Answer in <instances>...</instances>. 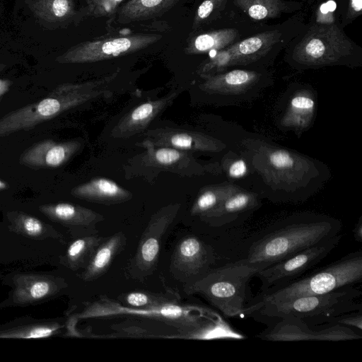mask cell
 Masks as SVG:
<instances>
[{
	"instance_id": "cell-1",
	"label": "cell",
	"mask_w": 362,
	"mask_h": 362,
	"mask_svg": "<svg viewBox=\"0 0 362 362\" xmlns=\"http://www.w3.org/2000/svg\"><path fill=\"white\" fill-rule=\"evenodd\" d=\"M334 218L314 214L292 216L277 223L252 242L244 259L262 269L340 233Z\"/></svg>"
},
{
	"instance_id": "cell-2",
	"label": "cell",
	"mask_w": 362,
	"mask_h": 362,
	"mask_svg": "<svg viewBox=\"0 0 362 362\" xmlns=\"http://www.w3.org/2000/svg\"><path fill=\"white\" fill-rule=\"evenodd\" d=\"M362 292L349 286L325 294L245 306L243 315L267 325L286 317H296L313 326H330L343 315L361 311Z\"/></svg>"
},
{
	"instance_id": "cell-3",
	"label": "cell",
	"mask_w": 362,
	"mask_h": 362,
	"mask_svg": "<svg viewBox=\"0 0 362 362\" xmlns=\"http://www.w3.org/2000/svg\"><path fill=\"white\" fill-rule=\"evenodd\" d=\"M116 76L117 73H115L102 78L57 86L45 98L12 111L1 117L0 137L33 128L66 110L110 94L109 90L103 88Z\"/></svg>"
},
{
	"instance_id": "cell-4",
	"label": "cell",
	"mask_w": 362,
	"mask_h": 362,
	"mask_svg": "<svg viewBox=\"0 0 362 362\" xmlns=\"http://www.w3.org/2000/svg\"><path fill=\"white\" fill-rule=\"evenodd\" d=\"M192 308L169 304L152 308H134L123 305L117 300L100 296L88 304L81 318H101L122 315H137L160 321L177 328L180 332L192 334L193 338L216 339L222 333L226 322L216 314L206 320L192 313Z\"/></svg>"
},
{
	"instance_id": "cell-5",
	"label": "cell",
	"mask_w": 362,
	"mask_h": 362,
	"mask_svg": "<svg viewBox=\"0 0 362 362\" xmlns=\"http://www.w3.org/2000/svg\"><path fill=\"white\" fill-rule=\"evenodd\" d=\"M362 280V252L357 251L280 286L258 293L246 305L274 303L298 297L325 294L354 286Z\"/></svg>"
},
{
	"instance_id": "cell-6",
	"label": "cell",
	"mask_w": 362,
	"mask_h": 362,
	"mask_svg": "<svg viewBox=\"0 0 362 362\" xmlns=\"http://www.w3.org/2000/svg\"><path fill=\"white\" fill-rule=\"evenodd\" d=\"M262 268L244 259L208 270L184 287L187 294L199 293L227 317L243 315L250 280Z\"/></svg>"
},
{
	"instance_id": "cell-7",
	"label": "cell",
	"mask_w": 362,
	"mask_h": 362,
	"mask_svg": "<svg viewBox=\"0 0 362 362\" xmlns=\"http://www.w3.org/2000/svg\"><path fill=\"white\" fill-rule=\"evenodd\" d=\"M352 42L334 24L315 25L296 46L293 58L306 66L334 64L352 53Z\"/></svg>"
},
{
	"instance_id": "cell-8",
	"label": "cell",
	"mask_w": 362,
	"mask_h": 362,
	"mask_svg": "<svg viewBox=\"0 0 362 362\" xmlns=\"http://www.w3.org/2000/svg\"><path fill=\"white\" fill-rule=\"evenodd\" d=\"M180 207V203H172L152 215L141 236L135 254L127 266L125 274L127 277L143 281L154 272L162 238Z\"/></svg>"
},
{
	"instance_id": "cell-9",
	"label": "cell",
	"mask_w": 362,
	"mask_h": 362,
	"mask_svg": "<svg viewBox=\"0 0 362 362\" xmlns=\"http://www.w3.org/2000/svg\"><path fill=\"white\" fill-rule=\"evenodd\" d=\"M258 150L261 173L273 184L279 185L282 189L293 192L300 188L316 173L312 162L293 152L262 144Z\"/></svg>"
},
{
	"instance_id": "cell-10",
	"label": "cell",
	"mask_w": 362,
	"mask_h": 362,
	"mask_svg": "<svg viewBox=\"0 0 362 362\" xmlns=\"http://www.w3.org/2000/svg\"><path fill=\"white\" fill-rule=\"evenodd\" d=\"M160 38L157 35L138 34L86 41L72 47L56 60L62 64L100 62L140 51Z\"/></svg>"
},
{
	"instance_id": "cell-11",
	"label": "cell",
	"mask_w": 362,
	"mask_h": 362,
	"mask_svg": "<svg viewBox=\"0 0 362 362\" xmlns=\"http://www.w3.org/2000/svg\"><path fill=\"white\" fill-rule=\"evenodd\" d=\"M341 236L339 233L327 238L257 272L255 276L262 283L259 293L300 277L325 259L337 246Z\"/></svg>"
},
{
	"instance_id": "cell-12",
	"label": "cell",
	"mask_w": 362,
	"mask_h": 362,
	"mask_svg": "<svg viewBox=\"0 0 362 362\" xmlns=\"http://www.w3.org/2000/svg\"><path fill=\"white\" fill-rule=\"evenodd\" d=\"M257 337L272 341H347L361 339V331L335 324L314 329L296 317H286L269 325Z\"/></svg>"
},
{
	"instance_id": "cell-13",
	"label": "cell",
	"mask_w": 362,
	"mask_h": 362,
	"mask_svg": "<svg viewBox=\"0 0 362 362\" xmlns=\"http://www.w3.org/2000/svg\"><path fill=\"white\" fill-rule=\"evenodd\" d=\"M136 145L145 148V153L139 155L141 165L170 172L182 177L202 175L210 172L211 165L199 163L192 153L174 148L155 146L144 139Z\"/></svg>"
},
{
	"instance_id": "cell-14",
	"label": "cell",
	"mask_w": 362,
	"mask_h": 362,
	"mask_svg": "<svg viewBox=\"0 0 362 362\" xmlns=\"http://www.w3.org/2000/svg\"><path fill=\"white\" fill-rule=\"evenodd\" d=\"M144 135L155 146L174 148L190 153L218 152L226 147L222 141L208 134L177 128L148 129Z\"/></svg>"
},
{
	"instance_id": "cell-15",
	"label": "cell",
	"mask_w": 362,
	"mask_h": 362,
	"mask_svg": "<svg viewBox=\"0 0 362 362\" xmlns=\"http://www.w3.org/2000/svg\"><path fill=\"white\" fill-rule=\"evenodd\" d=\"M211 249L201 239L194 235L182 238L172 255L170 270L182 278L196 279L209 270L214 261Z\"/></svg>"
},
{
	"instance_id": "cell-16",
	"label": "cell",
	"mask_w": 362,
	"mask_h": 362,
	"mask_svg": "<svg viewBox=\"0 0 362 362\" xmlns=\"http://www.w3.org/2000/svg\"><path fill=\"white\" fill-rule=\"evenodd\" d=\"M182 90H171L164 96L144 103L127 112L111 131L116 139H127L144 131L177 98Z\"/></svg>"
},
{
	"instance_id": "cell-17",
	"label": "cell",
	"mask_w": 362,
	"mask_h": 362,
	"mask_svg": "<svg viewBox=\"0 0 362 362\" xmlns=\"http://www.w3.org/2000/svg\"><path fill=\"white\" fill-rule=\"evenodd\" d=\"M81 146L77 140L58 143L51 139L33 145L20 157V163L35 168H58L65 163Z\"/></svg>"
},
{
	"instance_id": "cell-18",
	"label": "cell",
	"mask_w": 362,
	"mask_h": 362,
	"mask_svg": "<svg viewBox=\"0 0 362 362\" xmlns=\"http://www.w3.org/2000/svg\"><path fill=\"white\" fill-rule=\"evenodd\" d=\"M71 193L78 199L107 205L123 203L133 197L129 190L105 177H94L74 187Z\"/></svg>"
},
{
	"instance_id": "cell-19",
	"label": "cell",
	"mask_w": 362,
	"mask_h": 362,
	"mask_svg": "<svg viewBox=\"0 0 362 362\" xmlns=\"http://www.w3.org/2000/svg\"><path fill=\"white\" fill-rule=\"evenodd\" d=\"M253 71L235 69L222 74L202 77L199 88L208 93L235 95L246 92L259 79Z\"/></svg>"
},
{
	"instance_id": "cell-20",
	"label": "cell",
	"mask_w": 362,
	"mask_h": 362,
	"mask_svg": "<svg viewBox=\"0 0 362 362\" xmlns=\"http://www.w3.org/2000/svg\"><path fill=\"white\" fill-rule=\"evenodd\" d=\"M127 240L125 234L122 231L103 240L97 247L86 266L82 276L83 279L91 281L105 274L115 258L125 247Z\"/></svg>"
},
{
	"instance_id": "cell-21",
	"label": "cell",
	"mask_w": 362,
	"mask_h": 362,
	"mask_svg": "<svg viewBox=\"0 0 362 362\" xmlns=\"http://www.w3.org/2000/svg\"><path fill=\"white\" fill-rule=\"evenodd\" d=\"M280 37L278 30L266 31L231 44L227 48L233 56L234 65L247 64L264 56Z\"/></svg>"
},
{
	"instance_id": "cell-22",
	"label": "cell",
	"mask_w": 362,
	"mask_h": 362,
	"mask_svg": "<svg viewBox=\"0 0 362 362\" xmlns=\"http://www.w3.org/2000/svg\"><path fill=\"white\" fill-rule=\"evenodd\" d=\"M57 219L82 229L85 235L98 234L96 226L104 216L90 209L69 203H59L43 208Z\"/></svg>"
},
{
	"instance_id": "cell-23",
	"label": "cell",
	"mask_w": 362,
	"mask_h": 362,
	"mask_svg": "<svg viewBox=\"0 0 362 362\" xmlns=\"http://www.w3.org/2000/svg\"><path fill=\"white\" fill-rule=\"evenodd\" d=\"M257 204V194L241 189L229 195L214 210L200 219L211 226H221L232 221L238 214L255 208Z\"/></svg>"
},
{
	"instance_id": "cell-24",
	"label": "cell",
	"mask_w": 362,
	"mask_h": 362,
	"mask_svg": "<svg viewBox=\"0 0 362 362\" xmlns=\"http://www.w3.org/2000/svg\"><path fill=\"white\" fill-rule=\"evenodd\" d=\"M180 0H128L118 10L117 21L129 23L161 16Z\"/></svg>"
},
{
	"instance_id": "cell-25",
	"label": "cell",
	"mask_w": 362,
	"mask_h": 362,
	"mask_svg": "<svg viewBox=\"0 0 362 362\" xmlns=\"http://www.w3.org/2000/svg\"><path fill=\"white\" fill-rule=\"evenodd\" d=\"M316 109V103L311 93L298 91L291 98L288 109L281 119L284 127L304 129L310 125Z\"/></svg>"
},
{
	"instance_id": "cell-26",
	"label": "cell",
	"mask_w": 362,
	"mask_h": 362,
	"mask_svg": "<svg viewBox=\"0 0 362 362\" xmlns=\"http://www.w3.org/2000/svg\"><path fill=\"white\" fill-rule=\"evenodd\" d=\"M28 6L41 21L60 24L76 16L74 0H28Z\"/></svg>"
},
{
	"instance_id": "cell-27",
	"label": "cell",
	"mask_w": 362,
	"mask_h": 362,
	"mask_svg": "<svg viewBox=\"0 0 362 362\" xmlns=\"http://www.w3.org/2000/svg\"><path fill=\"white\" fill-rule=\"evenodd\" d=\"M240 189V187L229 182L206 186L200 189L190 214L201 218L214 210L229 195Z\"/></svg>"
},
{
	"instance_id": "cell-28",
	"label": "cell",
	"mask_w": 362,
	"mask_h": 362,
	"mask_svg": "<svg viewBox=\"0 0 362 362\" xmlns=\"http://www.w3.org/2000/svg\"><path fill=\"white\" fill-rule=\"evenodd\" d=\"M233 28L219 29L192 37L184 51L187 54H198L210 51H218L230 45L238 37Z\"/></svg>"
},
{
	"instance_id": "cell-29",
	"label": "cell",
	"mask_w": 362,
	"mask_h": 362,
	"mask_svg": "<svg viewBox=\"0 0 362 362\" xmlns=\"http://www.w3.org/2000/svg\"><path fill=\"white\" fill-rule=\"evenodd\" d=\"M117 301L123 305L134 308H152L177 303V298L173 293H153L146 291H134L121 294Z\"/></svg>"
},
{
	"instance_id": "cell-30",
	"label": "cell",
	"mask_w": 362,
	"mask_h": 362,
	"mask_svg": "<svg viewBox=\"0 0 362 362\" xmlns=\"http://www.w3.org/2000/svg\"><path fill=\"white\" fill-rule=\"evenodd\" d=\"M103 239V237L94 234L75 240L67 249V259L74 267L86 266L93 253Z\"/></svg>"
},
{
	"instance_id": "cell-31",
	"label": "cell",
	"mask_w": 362,
	"mask_h": 362,
	"mask_svg": "<svg viewBox=\"0 0 362 362\" xmlns=\"http://www.w3.org/2000/svg\"><path fill=\"white\" fill-rule=\"evenodd\" d=\"M234 2L255 20L276 17L284 8L281 0H234Z\"/></svg>"
},
{
	"instance_id": "cell-32",
	"label": "cell",
	"mask_w": 362,
	"mask_h": 362,
	"mask_svg": "<svg viewBox=\"0 0 362 362\" xmlns=\"http://www.w3.org/2000/svg\"><path fill=\"white\" fill-rule=\"evenodd\" d=\"M231 66H234L233 58L226 47L216 51L214 57L203 63L198 69V74L201 77L211 76Z\"/></svg>"
},
{
	"instance_id": "cell-33",
	"label": "cell",
	"mask_w": 362,
	"mask_h": 362,
	"mask_svg": "<svg viewBox=\"0 0 362 362\" xmlns=\"http://www.w3.org/2000/svg\"><path fill=\"white\" fill-rule=\"evenodd\" d=\"M227 0H204L198 6L194 16L192 29L197 30L220 13Z\"/></svg>"
},
{
	"instance_id": "cell-34",
	"label": "cell",
	"mask_w": 362,
	"mask_h": 362,
	"mask_svg": "<svg viewBox=\"0 0 362 362\" xmlns=\"http://www.w3.org/2000/svg\"><path fill=\"white\" fill-rule=\"evenodd\" d=\"M112 329L121 336L124 335L132 337H151V332L148 329L135 323L115 325L112 326Z\"/></svg>"
},
{
	"instance_id": "cell-35",
	"label": "cell",
	"mask_w": 362,
	"mask_h": 362,
	"mask_svg": "<svg viewBox=\"0 0 362 362\" xmlns=\"http://www.w3.org/2000/svg\"><path fill=\"white\" fill-rule=\"evenodd\" d=\"M122 0H103L88 11L90 16L102 17L111 15Z\"/></svg>"
},
{
	"instance_id": "cell-36",
	"label": "cell",
	"mask_w": 362,
	"mask_h": 362,
	"mask_svg": "<svg viewBox=\"0 0 362 362\" xmlns=\"http://www.w3.org/2000/svg\"><path fill=\"white\" fill-rule=\"evenodd\" d=\"M335 324L344 325L359 331L362 329L361 311L347 313L339 317Z\"/></svg>"
},
{
	"instance_id": "cell-37",
	"label": "cell",
	"mask_w": 362,
	"mask_h": 362,
	"mask_svg": "<svg viewBox=\"0 0 362 362\" xmlns=\"http://www.w3.org/2000/svg\"><path fill=\"white\" fill-rule=\"evenodd\" d=\"M228 175L231 178H241L247 173V166L243 159L233 161L228 168Z\"/></svg>"
},
{
	"instance_id": "cell-38",
	"label": "cell",
	"mask_w": 362,
	"mask_h": 362,
	"mask_svg": "<svg viewBox=\"0 0 362 362\" xmlns=\"http://www.w3.org/2000/svg\"><path fill=\"white\" fill-rule=\"evenodd\" d=\"M23 225L25 231L31 235L40 233L42 229V223L34 217H25L23 221Z\"/></svg>"
},
{
	"instance_id": "cell-39",
	"label": "cell",
	"mask_w": 362,
	"mask_h": 362,
	"mask_svg": "<svg viewBox=\"0 0 362 362\" xmlns=\"http://www.w3.org/2000/svg\"><path fill=\"white\" fill-rule=\"evenodd\" d=\"M50 291V285L45 281H37L32 285L30 294L34 299L45 296Z\"/></svg>"
},
{
	"instance_id": "cell-40",
	"label": "cell",
	"mask_w": 362,
	"mask_h": 362,
	"mask_svg": "<svg viewBox=\"0 0 362 362\" xmlns=\"http://www.w3.org/2000/svg\"><path fill=\"white\" fill-rule=\"evenodd\" d=\"M362 0H349L347 17L356 18L361 14Z\"/></svg>"
},
{
	"instance_id": "cell-41",
	"label": "cell",
	"mask_w": 362,
	"mask_h": 362,
	"mask_svg": "<svg viewBox=\"0 0 362 362\" xmlns=\"http://www.w3.org/2000/svg\"><path fill=\"white\" fill-rule=\"evenodd\" d=\"M55 329H51L49 327H39L33 329L29 335L27 337L28 338H42L46 337L52 334Z\"/></svg>"
},
{
	"instance_id": "cell-42",
	"label": "cell",
	"mask_w": 362,
	"mask_h": 362,
	"mask_svg": "<svg viewBox=\"0 0 362 362\" xmlns=\"http://www.w3.org/2000/svg\"><path fill=\"white\" fill-rule=\"evenodd\" d=\"M354 237L356 241L358 243L362 242V221L361 217H360L357 224L356 225L354 229Z\"/></svg>"
},
{
	"instance_id": "cell-43",
	"label": "cell",
	"mask_w": 362,
	"mask_h": 362,
	"mask_svg": "<svg viewBox=\"0 0 362 362\" xmlns=\"http://www.w3.org/2000/svg\"><path fill=\"white\" fill-rule=\"evenodd\" d=\"M11 84L10 81L0 78V98L8 90Z\"/></svg>"
},
{
	"instance_id": "cell-44",
	"label": "cell",
	"mask_w": 362,
	"mask_h": 362,
	"mask_svg": "<svg viewBox=\"0 0 362 362\" xmlns=\"http://www.w3.org/2000/svg\"><path fill=\"white\" fill-rule=\"evenodd\" d=\"M86 1L88 5V11H88L90 9H92L93 8H94L95 6L99 4L103 0H86Z\"/></svg>"
},
{
	"instance_id": "cell-45",
	"label": "cell",
	"mask_w": 362,
	"mask_h": 362,
	"mask_svg": "<svg viewBox=\"0 0 362 362\" xmlns=\"http://www.w3.org/2000/svg\"><path fill=\"white\" fill-rule=\"evenodd\" d=\"M6 187H7L6 183L0 180V189H4L6 188Z\"/></svg>"
}]
</instances>
